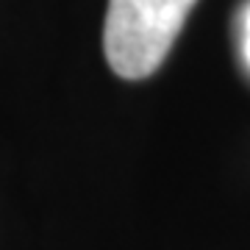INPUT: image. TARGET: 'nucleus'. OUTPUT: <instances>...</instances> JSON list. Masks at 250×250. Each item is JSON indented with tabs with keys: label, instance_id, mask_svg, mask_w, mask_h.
Listing matches in <instances>:
<instances>
[{
	"label": "nucleus",
	"instance_id": "f257e3e1",
	"mask_svg": "<svg viewBox=\"0 0 250 250\" xmlns=\"http://www.w3.org/2000/svg\"><path fill=\"white\" fill-rule=\"evenodd\" d=\"M197 0H108L103 47L108 67L128 81L147 78L167 59Z\"/></svg>",
	"mask_w": 250,
	"mask_h": 250
},
{
	"label": "nucleus",
	"instance_id": "f03ea898",
	"mask_svg": "<svg viewBox=\"0 0 250 250\" xmlns=\"http://www.w3.org/2000/svg\"><path fill=\"white\" fill-rule=\"evenodd\" d=\"M242 47H245V59L250 64V9L245 11V31H242Z\"/></svg>",
	"mask_w": 250,
	"mask_h": 250
}]
</instances>
